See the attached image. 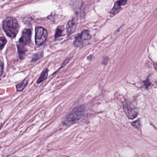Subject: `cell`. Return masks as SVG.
<instances>
[{"instance_id":"cell-4","label":"cell","mask_w":157,"mask_h":157,"mask_svg":"<svg viewBox=\"0 0 157 157\" xmlns=\"http://www.w3.org/2000/svg\"><path fill=\"white\" fill-rule=\"evenodd\" d=\"M91 35L87 30H84L82 33L76 35L73 42V44L76 47H81L83 45V41L91 39Z\"/></svg>"},{"instance_id":"cell-7","label":"cell","mask_w":157,"mask_h":157,"mask_svg":"<svg viewBox=\"0 0 157 157\" xmlns=\"http://www.w3.org/2000/svg\"><path fill=\"white\" fill-rule=\"evenodd\" d=\"M78 25V20L76 18H73L69 21L66 25L67 33L68 35H70L74 32Z\"/></svg>"},{"instance_id":"cell-13","label":"cell","mask_w":157,"mask_h":157,"mask_svg":"<svg viewBox=\"0 0 157 157\" xmlns=\"http://www.w3.org/2000/svg\"><path fill=\"white\" fill-rule=\"evenodd\" d=\"M42 56H43L42 53L40 52L38 54H35L33 56V58L32 59V62L36 61L37 60H38L40 58H42Z\"/></svg>"},{"instance_id":"cell-17","label":"cell","mask_w":157,"mask_h":157,"mask_svg":"<svg viewBox=\"0 0 157 157\" xmlns=\"http://www.w3.org/2000/svg\"><path fill=\"white\" fill-rule=\"evenodd\" d=\"M4 70V64L1 61V75H2V73H3V71Z\"/></svg>"},{"instance_id":"cell-14","label":"cell","mask_w":157,"mask_h":157,"mask_svg":"<svg viewBox=\"0 0 157 157\" xmlns=\"http://www.w3.org/2000/svg\"><path fill=\"white\" fill-rule=\"evenodd\" d=\"M132 125L134 128H136L137 129H139L141 127V122H140V120L136 121L134 122H132Z\"/></svg>"},{"instance_id":"cell-1","label":"cell","mask_w":157,"mask_h":157,"mask_svg":"<svg viewBox=\"0 0 157 157\" xmlns=\"http://www.w3.org/2000/svg\"><path fill=\"white\" fill-rule=\"evenodd\" d=\"M85 111V107L83 106H78L75 107L66 115L63 124L66 126H70L79 122L84 117Z\"/></svg>"},{"instance_id":"cell-20","label":"cell","mask_w":157,"mask_h":157,"mask_svg":"<svg viewBox=\"0 0 157 157\" xmlns=\"http://www.w3.org/2000/svg\"><path fill=\"white\" fill-rule=\"evenodd\" d=\"M154 14L155 15H156V16H157V8L156 9V10L155 11V12H154Z\"/></svg>"},{"instance_id":"cell-12","label":"cell","mask_w":157,"mask_h":157,"mask_svg":"<svg viewBox=\"0 0 157 157\" xmlns=\"http://www.w3.org/2000/svg\"><path fill=\"white\" fill-rule=\"evenodd\" d=\"M64 31V27L63 26H59L56 29L55 34V40L58 39L59 37H61Z\"/></svg>"},{"instance_id":"cell-8","label":"cell","mask_w":157,"mask_h":157,"mask_svg":"<svg viewBox=\"0 0 157 157\" xmlns=\"http://www.w3.org/2000/svg\"><path fill=\"white\" fill-rule=\"evenodd\" d=\"M127 0H120L115 3L113 8L111 11L112 15H114L120 11L121 6H124L126 4Z\"/></svg>"},{"instance_id":"cell-5","label":"cell","mask_w":157,"mask_h":157,"mask_svg":"<svg viewBox=\"0 0 157 157\" xmlns=\"http://www.w3.org/2000/svg\"><path fill=\"white\" fill-rule=\"evenodd\" d=\"M31 32L30 29H25L22 32V35L21 37L19 42L23 45H27L31 42Z\"/></svg>"},{"instance_id":"cell-16","label":"cell","mask_w":157,"mask_h":157,"mask_svg":"<svg viewBox=\"0 0 157 157\" xmlns=\"http://www.w3.org/2000/svg\"><path fill=\"white\" fill-rule=\"evenodd\" d=\"M70 61V59H67L66 60L64 61V62L63 63L62 65L60 67V69L62 67H64L65 66H66Z\"/></svg>"},{"instance_id":"cell-6","label":"cell","mask_w":157,"mask_h":157,"mask_svg":"<svg viewBox=\"0 0 157 157\" xmlns=\"http://www.w3.org/2000/svg\"><path fill=\"white\" fill-rule=\"evenodd\" d=\"M124 109L128 117L130 119H134L137 116V111L136 108L132 107V106L128 105V104H124Z\"/></svg>"},{"instance_id":"cell-10","label":"cell","mask_w":157,"mask_h":157,"mask_svg":"<svg viewBox=\"0 0 157 157\" xmlns=\"http://www.w3.org/2000/svg\"><path fill=\"white\" fill-rule=\"evenodd\" d=\"M28 82V80L25 79L23 81H22L20 83L17 84L16 85V89H17V91L21 92V91H23L24 89L26 87V86L27 85Z\"/></svg>"},{"instance_id":"cell-3","label":"cell","mask_w":157,"mask_h":157,"mask_svg":"<svg viewBox=\"0 0 157 157\" xmlns=\"http://www.w3.org/2000/svg\"><path fill=\"white\" fill-rule=\"evenodd\" d=\"M47 31L42 27H38L35 29V42L38 45H42L45 43L48 38Z\"/></svg>"},{"instance_id":"cell-19","label":"cell","mask_w":157,"mask_h":157,"mask_svg":"<svg viewBox=\"0 0 157 157\" xmlns=\"http://www.w3.org/2000/svg\"><path fill=\"white\" fill-rule=\"evenodd\" d=\"M108 58H105L103 59V64H104V65H106V63H107V62H108Z\"/></svg>"},{"instance_id":"cell-15","label":"cell","mask_w":157,"mask_h":157,"mask_svg":"<svg viewBox=\"0 0 157 157\" xmlns=\"http://www.w3.org/2000/svg\"><path fill=\"white\" fill-rule=\"evenodd\" d=\"M0 41H1V49H2L4 47L5 45L6 44L7 40L5 38L1 37L0 39Z\"/></svg>"},{"instance_id":"cell-18","label":"cell","mask_w":157,"mask_h":157,"mask_svg":"<svg viewBox=\"0 0 157 157\" xmlns=\"http://www.w3.org/2000/svg\"><path fill=\"white\" fill-rule=\"evenodd\" d=\"M151 83L150 82L149 80L147 79V81L145 82V86H146V87L147 88L150 85Z\"/></svg>"},{"instance_id":"cell-11","label":"cell","mask_w":157,"mask_h":157,"mask_svg":"<svg viewBox=\"0 0 157 157\" xmlns=\"http://www.w3.org/2000/svg\"><path fill=\"white\" fill-rule=\"evenodd\" d=\"M48 76V69H46L44 70L43 72H42V73L41 74L40 77L38 79V81H37V83L38 84H39L42 82H43V81H44L46 79H47Z\"/></svg>"},{"instance_id":"cell-9","label":"cell","mask_w":157,"mask_h":157,"mask_svg":"<svg viewBox=\"0 0 157 157\" xmlns=\"http://www.w3.org/2000/svg\"><path fill=\"white\" fill-rule=\"evenodd\" d=\"M25 45L21 44H18L17 45L18 50V56L20 59L24 58L26 53L27 51V49L24 46Z\"/></svg>"},{"instance_id":"cell-2","label":"cell","mask_w":157,"mask_h":157,"mask_svg":"<svg viewBox=\"0 0 157 157\" xmlns=\"http://www.w3.org/2000/svg\"><path fill=\"white\" fill-rule=\"evenodd\" d=\"M3 28L8 36L11 38L16 37L20 29L17 20L13 17H8L3 23Z\"/></svg>"}]
</instances>
